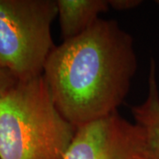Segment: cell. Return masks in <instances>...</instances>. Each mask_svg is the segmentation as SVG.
Masks as SVG:
<instances>
[{
  "instance_id": "obj_1",
  "label": "cell",
  "mask_w": 159,
  "mask_h": 159,
  "mask_svg": "<svg viewBox=\"0 0 159 159\" xmlns=\"http://www.w3.org/2000/svg\"><path fill=\"white\" fill-rule=\"evenodd\" d=\"M136 70L131 34L100 18L53 49L43 76L59 112L77 127L118 111Z\"/></svg>"
},
{
  "instance_id": "obj_2",
  "label": "cell",
  "mask_w": 159,
  "mask_h": 159,
  "mask_svg": "<svg viewBox=\"0 0 159 159\" xmlns=\"http://www.w3.org/2000/svg\"><path fill=\"white\" fill-rule=\"evenodd\" d=\"M75 130L43 75L19 80L0 97V159H65Z\"/></svg>"
},
{
  "instance_id": "obj_3",
  "label": "cell",
  "mask_w": 159,
  "mask_h": 159,
  "mask_svg": "<svg viewBox=\"0 0 159 159\" xmlns=\"http://www.w3.org/2000/svg\"><path fill=\"white\" fill-rule=\"evenodd\" d=\"M57 17V0H0V65L18 80L43 75Z\"/></svg>"
},
{
  "instance_id": "obj_4",
  "label": "cell",
  "mask_w": 159,
  "mask_h": 159,
  "mask_svg": "<svg viewBox=\"0 0 159 159\" xmlns=\"http://www.w3.org/2000/svg\"><path fill=\"white\" fill-rule=\"evenodd\" d=\"M65 159H144L142 131L116 111L77 126Z\"/></svg>"
},
{
  "instance_id": "obj_5",
  "label": "cell",
  "mask_w": 159,
  "mask_h": 159,
  "mask_svg": "<svg viewBox=\"0 0 159 159\" xmlns=\"http://www.w3.org/2000/svg\"><path fill=\"white\" fill-rule=\"evenodd\" d=\"M57 17L63 40L73 39L86 32L108 11V0H57Z\"/></svg>"
},
{
  "instance_id": "obj_6",
  "label": "cell",
  "mask_w": 159,
  "mask_h": 159,
  "mask_svg": "<svg viewBox=\"0 0 159 159\" xmlns=\"http://www.w3.org/2000/svg\"><path fill=\"white\" fill-rule=\"evenodd\" d=\"M134 123L144 138V159H159V91L156 66L152 60L148 75V91L145 101L132 108Z\"/></svg>"
},
{
  "instance_id": "obj_7",
  "label": "cell",
  "mask_w": 159,
  "mask_h": 159,
  "mask_svg": "<svg viewBox=\"0 0 159 159\" xmlns=\"http://www.w3.org/2000/svg\"><path fill=\"white\" fill-rule=\"evenodd\" d=\"M18 80L12 74L0 65V97L17 83Z\"/></svg>"
},
{
  "instance_id": "obj_8",
  "label": "cell",
  "mask_w": 159,
  "mask_h": 159,
  "mask_svg": "<svg viewBox=\"0 0 159 159\" xmlns=\"http://www.w3.org/2000/svg\"><path fill=\"white\" fill-rule=\"evenodd\" d=\"M110 7L116 11H127L134 9L142 3L141 0H108Z\"/></svg>"
},
{
  "instance_id": "obj_9",
  "label": "cell",
  "mask_w": 159,
  "mask_h": 159,
  "mask_svg": "<svg viewBox=\"0 0 159 159\" xmlns=\"http://www.w3.org/2000/svg\"><path fill=\"white\" fill-rule=\"evenodd\" d=\"M157 5L159 6V0H158V1H157Z\"/></svg>"
}]
</instances>
